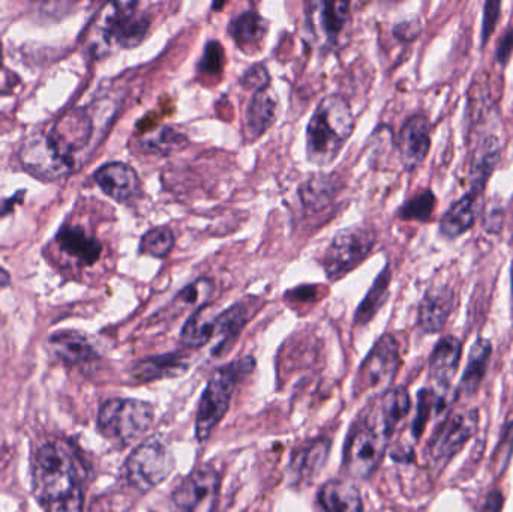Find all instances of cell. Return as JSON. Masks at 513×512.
<instances>
[{"instance_id": "cell-28", "label": "cell", "mask_w": 513, "mask_h": 512, "mask_svg": "<svg viewBox=\"0 0 513 512\" xmlns=\"http://www.w3.org/2000/svg\"><path fill=\"white\" fill-rule=\"evenodd\" d=\"M339 179L333 175H315L299 188L300 200L306 208L321 211L327 208L339 191Z\"/></svg>"}, {"instance_id": "cell-8", "label": "cell", "mask_w": 513, "mask_h": 512, "mask_svg": "<svg viewBox=\"0 0 513 512\" xmlns=\"http://www.w3.org/2000/svg\"><path fill=\"white\" fill-rule=\"evenodd\" d=\"M374 244L375 233L369 227H347L336 233L320 260L327 278L336 281L345 277L368 257Z\"/></svg>"}, {"instance_id": "cell-23", "label": "cell", "mask_w": 513, "mask_h": 512, "mask_svg": "<svg viewBox=\"0 0 513 512\" xmlns=\"http://www.w3.org/2000/svg\"><path fill=\"white\" fill-rule=\"evenodd\" d=\"M276 113H278V98L273 94L272 89L267 86L255 91L245 113L246 134L251 139L263 136L275 124Z\"/></svg>"}, {"instance_id": "cell-17", "label": "cell", "mask_w": 513, "mask_h": 512, "mask_svg": "<svg viewBox=\"0 0 513 512\" xmlns=\"http://www.w3.org/2000/svg\"><path fill=\"white\" fill-rule=\"evenodd\" d=\"M48 350L54 358L65 365H78L98 358L96 347L87 335L78 331H59L47 341Z\"/></svg>"}, {"instance_id": "cell-7", "label": "cell", "mask_w": 513, "mask_h": 512, "mask_svg": "<svg viewBox=\"0 0 513 512\" xmlns=\"http://www.w3.org/2000/svg\"><path fill=\"white\" fill-rule=\"evenodd\" d=\"M174 469L173 452L159 437L141 442L125 463V478L135 490L146 493L164 482Z\"/></svg>"}, {"instance_id": "cell-41", "label": "cell", "mask_w": 513, "mask_h": 512, "mask_svg": "<svg viewBox=\"0 0 513 512\" xmlns=\"http://www.w3.org/2000/svg\"><path fill=\"white\" fill-rule=\"evenodd\" d=\"M18 79L11 74V71L6 70L3 65V50L0 44V94H8L12 91V86L17 85Z\"/></svg>"}, {"instance_id": "cell-5", "label": "cell", "mask_w": 513, "mask_h": 512, "mask_svg": "<svg viewBox=\"0 0 513 512\" xmlns=\"http://www.w3.org/2000/svg\"><path fill=\"white\" fill-rule=\"evenodd\" d=\"M389 434L381 418L372 421L369 416L353 425L344 448V467L354 479H368L380 466L386 452Z\"/></svg>"}, {"instance_id": "cell-31", "label": "cell", "mask_w": 513, "mask_h": 512, "mask_svg": "<svg viewBox=\"0 0 513 512\" xmlns=\"http://www.w3.org/2000/svg\"><path fill=\"white\" fill-rule=\"evenodd\" d=\"M188 145V139L183 134L177 133L170 127H161L159 130L150 131L138 139V148L150 155L173 154Z\"/></svg>"}, {"instance_id": "cell-36", "label": "cell", "mask_w": 513, "mask_h": 512, "mask_svg": "<svg viewBox=\"0 0 513 512\" xmlns=\"http://www.w3.org/2000/svg\"><path fill=\"white\" fill-rule=\"evenodd\" d=\"M435 205L437 200L434 194L432 191L425 190L405 202L398 211V217L405 221H428L434 214Z\"/></svg>"}, {"instance_id": "cell-40", "label": "cell", "mask_w": 513, "mask_h": 512, "mask_svg": "<svg viewBox=\"0 0 513 512\" xmlns=\"http://www.w3.org/2000/svg\"><path fill=\"white\" fill-rule=\"evenodd\" d=\"M500 2H488L485 5V13H483V26H482V43L488 41L489 35L494 32L495 25H497L498 17H500Z\"/></svg>"}, {"instance_id": "cell-12", "label": "cell", "mask_w": 513, "mask_h": 512, "mask_svg": "<svg viewBox=\"0 0 513 512\" xmlns=\"http://www.w3.org/2000/svg\"><path fill=\"white\" fill-rule=\"evenodd\" d=\"M20 158L26 170L44 181L62 178L74 166L53 148L47 134H35L26 140Z\"/></svg>"}, {"instance_id": "cell-19", "label": "cell", "mask_w": 513, "mask_h": 512, "mask_svg": "<svg viewBox=\"0 0 513 512\" xmlns=\"http://www.w3.org/2000/svg\"><path fill=\"white\" fill-rule=\"evenodd\" d=\"M330 440L315 439L297 449L291 457L290 470L294 484H309L323 469L329 457Z\"/></svg>"}, {"instance_id": "cell-48", "label": "cell", "mask_w": 513, "mask_h": 512, "mask_svg": "<svg viewBox=\"0 0 513 512\" xmlns=\"http://www.w3.org/2000/svg\"><path fill=\"white\" fill-rule=\"evenodd\" d=\"M512 287H513V265H512Z\"/></svg>"}, {"instance_id": "cell-34", "label": "cell", "mask_w": 513, "mask_h": 512, "mask_svg": "<svg viewBox=\"0 0 513 512\" xmlns=\"http://www.w3.org/2000/svg\"><path fill=\"white\" fill-rule=\"evenodd\" d=\"M213 290H215V286H213L212 280H209V278H200V280L183 287V289L177 293L173 302H171V307L174 308L176 314H180L183 308L194 307L198 310V308L207 305L209 299L212 298Z\"/></svg>"}, {"instance_id": "cell-18", "label": "cell", "mask_w": 513, "mask_h": 512, "mask_svg": "<svg viewBox=\"0 0 513 512\" xmlns=\"http://www.w3.org/2000/svg\"><path fill=\"white\" fill-rule=\"evenodd\" d=\"M453 308V290L447 286L431 287L419 305V326L423 332L435 334L446 325Z\"/></svg>"}, {"instance_id": "cell-11", "label": "cell", "mask_w": 513, "mask_h": 512, "mask_svg": "<svg viewBox=\"0 0 513 512\" xmlns=\"http://www.w3.org/2000/svg\"><path fill=\"white\" fill-rule=\"evenodd\" d=\"M479 424L476 410L456 413L450 416L435 434L429 445V455L435 463H447L453 455L458 454L465 443L474 436Z\"/></svg>"}, {"instance_id": "cell-10", "label": "cell", "mask_w": 513, "mask_h": 512, "mask_svg": "<svg viewBox=\"0 0 513 512\" xmlns=\"http://www.w3.org/2000/svg\"><path fill=\"white\" fill-rule=\"evenodd\" d=\"M221 476L209 464L197 467L171 494L174 512H212L218 499Z\"/></svg>"}, {"instance_id": "cell-9", "label": "cell", "mask_w": 513, "mask_h": 512, "mask_svg": "<svg viewBox=\"0 0 513 512\" xmlns=\"http://www.w3.org/2000/svg\"><path fill=\"white\" fill-rule=\"evenodd\" d=\"M401 365L399 344L390 334H384L372 347L357 373L356 394H377L389 389Z\"/></svg>"}, {"instance_id": "cell-42", "label": "cell", "mask_w": 513, "mask_h": 512, "mask_svg": "<svg viewBox=\"0 0 513 512\" xmlns=\"http://www.w3.org/2000/svg\"><path fill=\"white\" fill-rule=\"evenodd\" d=\"M24 194H26V191H18L15 196L0 200V220L6 215L12 214L15 206L20 205L21 200L24 199Z\"/></svg>"}, {"instance_id": "cell-6", "label": "cell", "mask_w": 513, "mask_h": 512, "mask_svg": "<svg viewBox=\"0 0 513 512\" xmlns=\"http://www.w3.org/2000/svg\"><path fill=\"white\" fill-rule=\"evenodd\" d=\"M137 2H114L105 5L96 20V31L102 43L120 49H135L149 32L146 14L138 11Z\"/></svg>"}, {"instance_id": "cell-47", "label": "cell", "mask_w": 513, "mask_h": 512, "mask_svg": "<svg viewBox=\"0 0 513 512\" xmlns=\"http://www.w3.org/2000/svg\"><path fill=\"white\" fill-rule=\"evenodd\" d=\"M11 283V277H9L8 272L0 266V287L8 286Z\"/></svg>"}, {"instance_id": "cell-24", "label": "cell", "mask_w": 513, "mask_h": 512, "mask_svg": "<svg viewBox=\"0 0 513 512\" xmlns=\"http://www.w3.org/2000/svg\"><path fill=\"white\" fill-rule=\"evenodd\" d=\"M461 352V341L453 335L441 338L432 350L429 373H431V379L441 389L449 388L450 382L455 376L456 368H458Z\"/></svg>"}, {"instance_id": "cell-37", "label": "cell", "mask_w": 513, "mask_h": 512, "mask_svg": "<svg viewBox=\"0 0 513 512\" xmlns=\"http://www.w3.org/2000/svg\"><path fill=\"white\" fill-rule=\"evenodd\" d=\"M222 67H224V50L218 41H210L206 44L198 70L209 76H218L222 73Z\"/></svg>"}, {"instance_id": "cell-27", "label": "cell", "mask_w": 513, "mask_h": 512, "mask_svg": "<svg viewBox=\"0 0 513 512\" xmlns=\"http://www.w3.org/2000/svg\"><path fill=\"white\" fill-rule=\"evenodd\" d=\"M267 31H269V23L255 11L240 13L228 25V34L242 50L260 46Z\"/></svg>"}, {"instance_id": "cell-32", "label": "cell", "mask_w": 513, "mask_h": 512, "mask_svg": "<svg viewBox=\"0 0 513 512\" xmlns=\"http://www.w3.org/2000/svg\"><path fill=\"white\" fill-rule=\"evenodd\" d=\"M390 284V268L386 266L383 271L378 275L377 280L372 284L371 289L366 293L363 301L357 307L356 314H354V323L356 325H366L372 317L380 310L381 305L384 304L389 292Z\"/></svg>"}, {"instance_id": "cell-43", "label": "cell", "mask_w": 513, "mask_h": 512, "mask_svg": "<svg viewBox=\"0 0 513 512\" xmlns=\"http://www.w3.org/2000/svg\"><path fill=\"white\" fill-rule=\"evenodd\" d=\"M512 50H513V28L510 29V31L507 32L506 35H504L503 41H501L500 46H498V50H497L498 61H500L501 64H504V62H507V59H509L510 53H512Z\"/></svg>"}, {"instance_id": "cell-13", "label": "cell", "mask_w": 513, "mask_h": 512, "mask_svg": "<svg viewBox=\"0 0 513 512\" xmlns=\"http://www.w3.org/2000/svg\"><path fill=\"white\" fill-rule=\"evenodd\" d=\"M350 20L348 2H312L306 10V29L317 41L335 44Z\"/></svg>"}, {"instance_id": "cell-29", "label": "cell", "mask_w": 513, "mask_h": 512, "mask_svg": "<svg viewBox=\"0 0 513 512\" xmlns=\"http://www.w3.org/2000/svg\"><path fill=\"white\" fill-rule=\"evenodd\" d=\"M216 314L212 313L209 305L195 310V313L186 320L180 332V340L189 349H200L215 338Z\"/></svg>"}, {"instance_id": "cell-1", "label": "cell", "mask_w": 513, "mask_h": 512, "mask_svg": "<svg viewBox=\"0 0 513 512\" xmlns=\"http://www.w3.org/2000/svg\"><path fill=\"white\" fill-rule=\"evenodd\" d=\"M83 469L68 445L48 442L32 463L33 496L45 512H83Z\"/></svg>"}, {"instance_id": "cell-35", "label": "cell", "mask_w": 513, "mask_h": 512, "mask_svg": "<svg viewBox=\"0 0 513 512\" xmlns=\"http://www.w3.org/2000/svg\"><path fill=\"white\" fill-rule=\"evenodd\" d=\"M173 245V232L167 227H156L141 238L140 253L155 259H164L170 254Z\"/></svg>"}, {"instance_id": "cell-16", "label": "cell", "mask_w": 513, "mask_h": 512, "mask_svg": "<svg viewBox=\"0 0 513 512\" xmlns=\"http://www.w3.org/2000/svg\"><path fill=\"white\" fill-rule=\"evenodd\" d=\"M98 187L116 202H131L141 193V182L137 172L125 163L104 164L96 170L95 176Z\"/></svg>"}, {"instance_id": "cell-30", "label": "cell", "mask_w": 513, "mask_h": 512, "mask_svg": "<svg viewBox=\"0 0 513 512\" xmlns=\"http://www.w3.org/2000/svg\"><path fill=\"white\" fill-rule=\"evenodd\" d=\"M491 350V343L488 340H477L471 347L467 370H465L458 388L462 397H470L479 388L480 382L485 376L486 368H488Z\"/></svg>"}, {"instance_id": "cell-39", "label": "cell", "mask_w": 513, "mask_h": 512, "mask_svg": "<svg viewBox=\"0 0 513 512\" xmlns=\"http://www.w3.org/2000/svg\"><path fill=\"white\" fill-rule=\"evenodd\" d=\"M242 82L243 86H246V88L258 91V89L267 88V86H269L270 77L263 65H254V67L246 71Z\"/></svg>"}, {"instance_id": "cell-22", "label": "cell", "mask_w": 513, "mask_h": 512, "mask_svg": "<svg viewBox=\"0 0 513 512\" xmlns=\"http://www.w3.org/2000/svg\"><path fill=\"white\" fill-rule=\"evenodd\" d=\"M189 356L183 352L167 353L143 359L132 368V377L138 382H152L159 379H173L182 376L189 368Z\"/></svg>"}, {"instance_id": "cell-3", "label": "cell", "mask_w": 513, "mask_h": 512, "mask_svg": "<svg viewBox=\"0 0 513 512\" xmlns=\"http://www.w3.org/2000/svg\"><path fill=\"white\" fill-rule=\"evenodd\" d=\"M254 367V358L246 356L219 368L212 374L201 394L197 416H195V437L198 442H206L212 436L216 425L221 422L230 407L237 382L242 377L248 376Z\"/></svg>"}, {"instance_id": "cell-4", "label": "cell", "mask_w": 513, "mask_h": 512, "mask_svg": "<svg viewBox=\"0 0 513 512\" xmlns=\"http://www.w3.org/2000/svg\"><path fill=\"white\" fill-rule=\"evenodd\" d=\"M153 419L155 410L147 401L113 398L99 409L98 430L113 442L129 445L149 431Z\"/></svg>"}, {"instance_id": "cell-25", "label": "cell", "mask_w": 513, "mask_h": 512, "mask_svg": "<svg viewBox=\"0 0 513 512\" xmlns=\"http://www.w3.org/2000/svg\"><path fill=\"white\" fill-rule=\"evenodd\" d=\"M317 505L320 512H363L359 490L341 479H332L320 488Z\"/></svg>"}, {"instance_id": "cell-38", "label": "cell", "mask_w": 513, "mask_h": 512, "mask_svg": "<svg viewBox=\"0 0 513 512\" xmlns=\"http://www.w3.org/2000/svg\"><path fill=\"white\" fill-rule=\"evenodd\" d=\"M432 403H434V394L429 392L428 389H423L419 394V404H417V415L413 422V434L420 437V434L425 430L426 422H428L429 415H431Z\"/></svg>"}, {"instance_id": "cell-45", "label": "cell", "mask_w": 513, "mask_h": 512, "mask_svg": "<svg viewBox=\"0 0 513 512\" xmlns=\"http://www.w3.org/2000/svg\"><path fill=\"white\" fill-rule=\"evenodd\" d=\"M501 506H503V496L495 491V493L489 494L488 500L483 506V512H500Z\"/></svg>"}, {"instance_id": "cell-2", "label": "cell", "mask_w": 513, "mask_h": 512, "mask_svg": "<svg viewBox=\"0 0 513 512\" xmlns=\"http://www.w3.org/2000/svg\"><path fill=\"white\" fill-rule=\"evenodd\" d=\"M354 130L350 104L342 95H329L318 103L306 130V155L315 166H329Z\"/></svg>"}, {"instance_id": "cell-21", "label": "cell", "mask_w": 513, "mask_h": 512, "mask_svg": "<svg viewBox=\"0 0 513 512\" xmlns=\"http://www.w3.org/2000/svg\"><path fill=\"white\" fill-rule=\"evenodd\" d=\"M480 199L482 196L468 191L458 202L453 203L441 220V235L447 239H455L470 230L476 223L480 208H482Z\"/></svg>"}, {"instance_id": "cell-26", "label": "cell", "mask_w": 513, "mask_h": 512, "mask_svg": "<svg viewBox=\"0 0 513 512\" xmlns=\"http://www.w3.org/2000/svg\"><path fill=\"white\" fill-rule=\"evenodd\" d=\"M252 308L248 302L240 301L231 305L227 310L216 314L215 337H219L218 346L215 347V355H222L230 349L231 344L236 340L237 335L242 331L245 323L251 319Z\"/></svg>"}, {"instance_id": "cell-33", "label": "cell", "mask_w": 513, "mask_h": 512, "mask_svg": "<svg viewBox=\"0 0 513 512\" xmlns=\"http://www.w3.org/2000/svg\"><path fill=\"white\" fill-rule=\"evenodd\" d=\"M410 406V397H408V392L404 388L386 392L383 401H381L380 418L389 437L392 436L399 422L410 412Z\"/></svg>"}, {"instance_id": "cell-20", "label": "cell", "mask_w": 513, "mask_h": 512, "mask_svg": "<svg viewBox=\"0 0 513 512\" xmlns=\"http://www.w3.org/2000/svg\"><path fill=\"white\" fill-rule=\"evenodd\" d=\"M56 242L63 253L77 260L80 265H95L101 257V242L81 227L63 226L56 235Z\"/></svg>"}, {"instance_id": "cell-15", "label": "cell", "mask_w": 513, "mask_h": 512, "mask_svg": "<svg viewBox=\"0 0 513 512\" xmlns=\"http://www.w3.org/2000/svg\"><path fill=\"white\" fill-rule=\"evenodd\" d=\"M398 151L405 169L414 170L428 157L431 127L422 115L411 116L398 134Z\"/></svg>"}, {"instance_id": "cell-14", "label": "cell", "mask_w": 513, "mask_h": 512, "mask_svg": "<svg viewBox=\"0 0 513 512\" xmlns=\"http://www.w3.org/2000/svg\"><path fill=\"white\" fill-rule=\"evenodd\" d=\"M47 136L53 148L74 163L75 152L81 151L92 136V121L86 110L75 109L63 116Z\"/></svg>"}, {"instance_id": "cell-44", "label": "cell", "mask_w": 513, "mask_h": 512, "mask_svg": "<svg viewBox=\"0 0 513 512\" xmlns=\"http://www.w3.org/2000/svg\"><path fill=\"white\" fill-rule=\"evenodd\" d=\"M393 32L401 40H413V38H416L419 29H417L416 23H402V25L396 26Z\"/></svg>"}, {"instance_id": "cell-46", "label": "cell", "mask_w": 513, "mask_h": 512, "mask_svg": "<svg viewBox=\"0 0 513 512\" xmlns=\"http://www.w3.org/2000/svg\"><path fill=\"white\" fill-rule=\"evenodd\" d=\"M315 293H317L315 287L305 286L291 290V292L288 293V296H293V299H299V301H303V299L306 301V299H314Z\"/></svg>"}]
</instances>
